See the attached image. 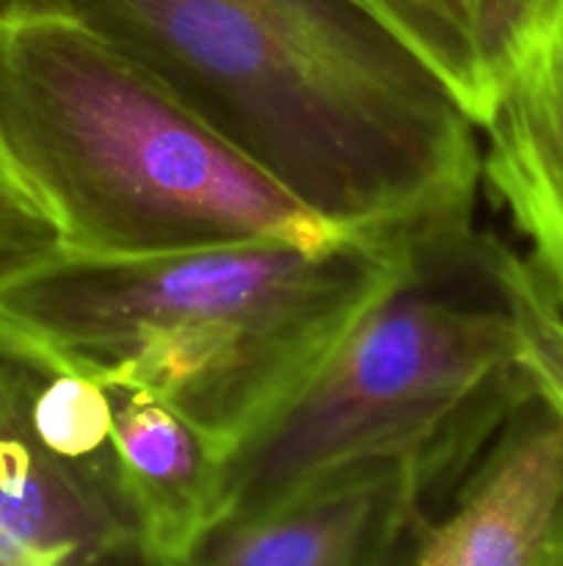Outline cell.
Wrapping results in <instances>:
<instances>
[{
    "label": "cell",
    "mask_w": 563,
    "mask_h": 566,
    "mask_svg": "<svg viewBox=\"0 0 563 566\" xmlns=\"http://www.w3.org/2000/svg\"><path fill=\"white\" fill-rule=\"evenodd\" d=\"M417 55L478 127L563 0H353Z\"/></svg>",
    "instance_id": "10"
},
{
    "label": "cell",
    "mask_w": 563,
    "mask_h": 566,
    "mask_svg": "<svg viewBox=\"0 0 563 566\" xmlns=\"http://www.w3.org/2000/svg\"><path fill=\"white\" fill-rule=\"evenodd\" d=\"M77 17L320 219L464 247L478 127L353 0H6Z\"/></svg>",
    "instance_id": "1"
},
{
    "label": "cell",
    "mask_w": 563,
    "mask_h": 566,
    "mask_svg": "<svg viewBox=\"0 0 563 566\" xmlns=\"http://www.w3.org/2000/svg\"><path fill=\"white\" fill-rule=\"evenodd\" d=\"M138 545L119 492L42 446L25 374L0 357V566H99Z\"/></svg>",
    "instance_id": "7"
},
{
    "label": "cell",
    "mask_w": 563,
    "mask_h": 566,
    "mask_svg": "<svg viewBox=\"0 0 563 566\" xmlns=\"http://www.w3.org/2000/svg\"><path fill=\"white\" fill-rule=\"evenodd\" d=\"M458 252L419 260L224 459L219 523L270 512L368 464H403L423 509L456 490L513 409L535 396L519 321L480 258L478 296L442 285Z\"/></svg>",
    "instance_id": "4"
},
{
    "label": "cell",
    "mask_w": 563,
    "mask_h": 566,
    "mask_svg": "<svg viewBox=\"0 0 563 566\" xmlns=\"http://www.w3.org/2000/svg\"><path fill=\"white\" fill-rule=\"evenodd\" d=\"M22 374H25L28 420L42 446L119 492L114 440H110L108 387L72 374L33 368H22Z\"/></svg>",
    "instance_id": "11"
},
{
    "label": "cell",
    "mask_w": 563,
    "mask_h": 566,
    "mask_svg": "<svg viewBox=\"0 0 563 566\" xmlns=\"http://www.w3.org/2000/svg\"><path fill=\"white\" fill-rule=\"evenodd\" d=\"M423 514L403 464H368L270 512L221 520L174 566H384Z\"/></svg>",
    "instance_id": "6"
},
{
    "label": "cell",
    "mask_w": 563,
    "mask_h": 566,
    "mask_svg": "<svg viewBox=\"0 0 563 566\" xmlns=\"http://www.w3.org/2000/svg\"><path fill=\"white\" fill-rule=\"evenodd\" d=\"M419 260L373 235L166 254L55 243L0 263V357L149 392L224 462Z\"/></svg>",
    "instance_id": "2"
},
{
    "label": "cell",
    "mask_w": 563,
    "mask_h": 566,
    "mask_svg": "<svg viewBox=\"0 0 563 566\" xmlns=\"http://www.w3.org/2000/svg\"><path fill=\"white\" fill-rule=\"evenodd\" d=\"M6 0H0L3 11ZM59 243V227L0 144V263L28 258Z\"/></svg>",
    "instance_id": "12"
},
{
    "label": "cell",
    "mask_w": 563,
    "mask_h": 566,
    "mask_svg": "<svg viewBox=\"0 0 563 566\" xmlns=\"http://www.w3.org/2000/svg\"><path fill=\"white\" fill-rule=\"evenodd\" d=\"M480 182L528 241L563 307V14L524 55L478 125Z\"/></svg>",
    "instance_id": "8"
},
{
    "label": "cell",
    "mask_w": 563,
    "mask_h": 566,
    "mask_svg": "<svg viewBox=\"0 0 563 566\" xmlns=\"http://www.w3.org/2000/svg\"><path fill=\"white\" fill-rule=\"evenodd\" d=\"M397 566H563V418L519 403Z\"/></svg>",
    "instance_id": "5"
},
{
    "label": "cell",
    "mask_w": 563,
    "mask_h": 566,
    "mask_svg": "<svg viewBox=\"0 0 563 566\" xmlns=\"http://www.w3.org/2000/svg\"><path fill=\"white\" fill-rule=\"evenodd\" d=\"M406 547H403V551L397 553V556L392 558L390 564H384V566H397V564H401V558H403V553H406ZM99 566H174V564H171V562H160V558H152V556H149V553H144L141 547H130V551L119 553V556L108 558V562H103Z\"/></svg>",
    "instance_id": "13"
},
{
    "label": "cell",
    "mask_w": 563,
    "mask_h": 566,
    "mask_svg": "<svg viewBox=\"0 0 563 566\" xmlns=\"http://www.w3.org/2000/svg\"><path fill=\"white\" fill-rule=\"evenodd\" d=\"M121 501L138 545L180 562L221 517V459L166 403L125 385H105Z\"/></svg>",
    "instance_id": "9"
},
{
    "label": "cell",
    "mask_w": 563,
    "mask_h": 566,
    "mask_svg": "<svg viewBox=\"0 0 563 566\" xmlns=\"http://www.w3.org/2000/svg\"><path fill=\"white\" fill-rule=\"evenodd\" d=\"M0 144L86 254L353 238L171 97L130 55L59 9L0 11Z\"/></svg>",
    "instance_id": "3"
}]
</instances>
